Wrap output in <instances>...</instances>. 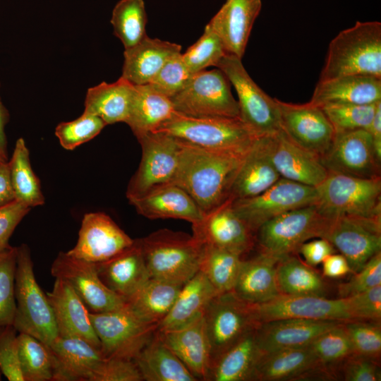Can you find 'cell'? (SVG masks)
Listing matches in <instances>:
<instances>
[{"instance_id":"cell-1","label":"cell","mask_w":381,"mask_h":381,"mask_svg":"<svg viewBox=\"0 0 381 381\" xmlns=\"http://www.w3.org/2000/svg\"><path fill=\"white\" fill-rule=\"evenodd\" d=\"M181 142L179 163L171 183L187 192L205 215L229 200L231 186L245 155Z\"/></svg>"},{"instance_id":"cell-2","label":"cell","mask_w":381,"mask_h":381,"mask_svg":"<svg viewBox=\"0 0 381 381\" xmlns=\"http://www.w3.org/2000/svg\"><path fill=\"white\" fill-rule=\"evenodd\" d=\"M381 78V23L360 22L330 42L320 81L349 75Z\"/></svg>"},{"instance_id":"cell-3","label":"cell","mask_w":381,"mask_h":381,"mask_svg":"<svg viewBox=\"0 0 381 381\" xmlns=\"http://www.w3.org/2000/svg\"><path fill=\"white\" fill-rule=\"evenodd\" d=\"M138 241L151 278L183 285L200 270L203 244L193 235L163 229Z\"/></svg>"},{"instance_id":"cell-4","label":"cell","mask_w":381,"mask_h":381,"mask_svg":"<svg viewBox=\"0 0 381 381\" xmlns=\"http://www.w3.org/2000/svg\"><path fill=\"white\" fill-rule=\"evenodd\" d=\"M154 131L202 148L238 155H245L258 138L239 118H197L177 112Z\"/></svg>"},{"instance_id":"cell-5","label":"cell","mask_w":381,"mask_h":381,"mask_svg":"<svg viewBox=\"0 0 381 381\" xmlns=\"http://www.w3.org/2000/svg\"><path fill=\"white\" fill-rule=\"evenodd\" d=\"M33 265L28 246L17 247L13 325L18 333L29 334L50 346L58 337L57 327L47 295L36 280Z\"/></svg>"},{"instance_id":"cell-6","label":"cell","mask_w":381,"mask_h":381,"mask_svg":"<svg viewBox=\"0 0 381 381\" xmlns=\"http://www.w3.org/2000/svg\"><path fill=\"white\" fill-rule=\"evenodd\" d=\"M315 188V205L328 218L381 217V177L364 179L328 172Z\"/></svg>"},{"instance_id":"cell-7","label":"cell","mask_w":381,"mask_h":381,"mask_svg":"<svg viewBox=\"0 0 381 381\" xmlns=\"http://www.w3.org/2000/svg\"><path fill=\"white\" fill-rule=\"evenodd\" d=\"M329 219L315 204L279 214L255 232L260 252L279 260L295 255L306 241L323 237Z\"/></svg>"},{"instance_id":"cell-8","label":"cell","mask_w":381,"mask_h":381,"mask_svg":"<svg viewBox=\"0 0 381 381\" xmlns=\"http://www.w3.org/2000/svg\"><path fill=\"white\" fill-rule=\"evenodd\" d=\"M216 67L234 87L240 119L256 137L272 135L281 130L276 99L265 93L250 78L241 59L226 54Z\"/></svg>"},{"instance_id":"cell-9","label":"cell","mask_w":381,"mask_h":381,"mask_svg":"<svg viewBox=\"0 0 381 381\" xmlns=\"http://www.w3.org/2000/svg\"><path fill=\"white\" fill-rule=\"evenodd\" d=\"M175 111L197 118H239L238 101L229 81L219 68L192 75L186 85L170 98Z\"/></svg>"},{"instance_id":"cell-10","label":"cell","mask_w":381,"mask_h":381,"mask_svg":"<svg viewBox=\"0 0 381 381\" xmlns=\"http://www.w3.org/2000/svg\"><path fill=\"white\" fill-rule=\"evenodd\" d=\"M105 358L132 359L151 340L157 325L147 322L123 307L104 313H90Z\"/></svg>"},{"instance_id":"cell-11","label":"cell","mask_w":381,"mask_h":381,"mask_svg":"<svg viewBox=\"0 0 381 381\" xmlns=\"http://www.w3.org/2000/svg\"><path fill=\"white\" fill-rule=\"evenodd\" d=\"M315 187L280 178L265 191L248 198L232 200L236 214L255 234L271 219L302 207L314 205Z\"/></svg>"},{"instance_id":"cell-12","label":"cell","mask_w":381,"mask_h":381,"mask_svg":"<svg viewBox=\"0 0 381 381\" xmlns=\"http://www.w3.org/2000/svg\"><path fill=\"white\" fill-rule=\"evenodd\" d=\"M324 238L344 256L351 272L381 252V217L342 215L329 218Z\"/></svg>"},{"instance_id":"cell-13","label":"cell","mask_w":381,"mask_h":381,"mask_svg":"<svg viewBox=\"0 0 381 381\" xmlns=\"http://www.w3.org/2000/svg\"><path fill=\"white\" fill-rule=\"evenodd\" d=\"M137 139L141 145L142 157L128 183L127 198L139 196L156 186L171 183L179 163L181 140L155 131Z\"/></svg>"},{"instance_id":"cell-14","label":"cell","mask_w":381,"mask_h":381,"mask_svg":"<svg viewBox=\"0 0 381 381\" xmlns=\"http://www.w3.org/2000/svg\"><path fill=\"white\" fill-rule=\"evenodd\" d=\"M204 319L210 344L212 363L258 325L250 304L240 300L232 291L218 294L206 308Z\"/></svg>"},{"instance_id":"cell-15","label":"cell","mask_w":381,"mask_h":381,"mask_svg":"<svg viewBox=\"0 0 381 381\" xmlns=\"http://www.w3.org/2000/svg\"><path fill=\"white\" fill-rule=\"evenodd\" d=\"M51 274L70 284L90 313L111 311L125 306V299L102 282L95 263L60 252L52 265Z\"/></svg>"},{"instance_id":"cell-16","label":"cell","mask_w":381,"mask_h":381,"mask_svg":"<svg viewBox=\"0 0 381 381\" xmlns=\"http://www.w3.org/2000/svg\"><path fill=\"white\" fill-rule=\"evenodd\" d=\"M250 307L258 324L286 318L341 322L355 320L345 298L329 299L325 296L280 294L267 302L250 304Z\"/></svg>"},{"instance_id":"cell-17","label":"cell","mask_w":381,"mask_h":381,"mask_svg":"<svg viewBox=\"0 0 381 381\" xmlns=\"http://www.w3.org/2000/svg\"><path fill=\"white\" fill-rule=\"evenodd\" d=\"M281 130L294 143L320 159L329 150L334 131L320 107L276 99Z\"/></svg>"},{"instance_id":"cell-18","label":"cell","mask_w":381,"mask_h":381,"mask_svg":"<svg viewBox=\"0 0 381 381\" xmlns=\"http://www.w3.org/2000/svg\"><path fill=\"white\" fill-rule=\"evenodd\" d=\"M320 161L328 172L364 179L380 177V164L367 130L335 133Z\"/></svg>"},{"instance_id":"cell-19","label":"cell","mask_w":381,"mask_h":381,"mask_svg":"<svg viewBox=\"0 0 381 381\" xmlns=\"http://www.w3.org/2000/svg\"><path fill=\"white\" fill-rule=\"evenodd\" d=\"M134 239L107 214L84 215L75 246L67 253L73 257L97 263L105 261L132 246Z\"/></svg>"},{"instance_id":"cell-20","label":"cell","mask_w":381,"mask_h":381,"mask_svg":"<svg viewBox=\"0 0 381 381\" xmlns=\"http://www.w3.org/2000/svg\"><path fill=\"white\" fill-rule=\"evenodd\" d=\"M232 200L204 215L192 224L193 236L203 245L221 248L242 256L250 251L255 241V234L236 214Z\"/></svg>"},{"instance_id":"cell-21","label":"cell","mask_w":381,"mask_h":381,"mask_svg":"<svg viewBox=\"0 0 381 381\" xmlns=\"http://www.w3.org/2000/svg\"><path fill=\"white\" fill-rule=\"evenodd\" d=\"M157 332L197 380H208L212 358L204 315L179 328Z\"/></svg>"},{"instance_id":"cell-22","label":"cell","mask_w":381,"mask_h":381,"mask_svg":"<svg viewBox=\"0 0 381 381\" xmlns=\"http://www.w3.org/2000/svg\"><path fill=\"white\" fill-rule=\"evenodd\" d=\"M128 200L139 214L150 219H178L194 224L204 217L188 193L171 183L156 186Z\"/></svg>"},{"instance_id":"cell-23","label":"cell","mask_w":381,"mask_h":381,"mask_svg":"<svg viewBox=\"0 0 381 381\" xmlns=\"http://www.w3.org/2000/svg\"><path fill=\"white\" fill-rule=\"evenodd\" d=\"M46 295L54 316L58 336L79 337L100 349L90 312L71 286L56 278L52 290Z\"/></svg>"},{"instance_id":"cell-24","label":"cell","mask_w":381,"mask_h":381,"mask_svg":"<svg viewBox=\"0 0 381 381\" xmlns=\"http://www.w3.org/2000/svg\"><path fill=\"white\" fill-rule=\"evenodd\" d=\"M261 0H226L207 23L220 37L224 49L242 59Z\"/></svg>"},{"instance_id":"cell-25","label":"cell","mask_w":381,"mask_h":381,"mask_svg":"<svg viewBox=\"0 0 381 381\" xmlns=\"http://www.w3.org/2000/svg\"><path fill=\"white\" fill-rule=\"evenodd\" d=\"M270 151L281 178L316 187L328 175L318 157L292 142L282 130L271 135Z\"/></svg>"},{"instance_id":"cell-26","label":"cell","mask_w":381,"mask_h":381,"mask_svg":"<svg viewBox=\"0 0 381 381\" xmlns=\"http://www.w3.org/2000/svg\"><path fill=\"white\" fill-rule=\"evenodd\" d=\"M271 135L258 137L245 155L231 186L229 200L256 195L280 178L272 158Z\"/></svg>"},{"instance_id":"cell-27","label":"cell","mask_w":381,"mask_h":381,"mask_svg":"<svg viewBox=\"0 0 381 381\" xmlns=\"http://www.w3.org/2000/svg\"><path fill=\"white\" fill-rule=\"evenodd\" d=\"M341 321L286 318L258 324L256 339L263 352L309 345L326 330Z\"/></svg>"},{"instance_id":"cell-28","label":"cell","mask_w":381,"mask_h":381,"mask_svg":"<svg viewBox=\"0 0 381 381\" xmlns=\"http://www.w3.org/2000/svg\"><path fill=\"white\" fill-rule=\"evenodd\" d=\"M49 346L55 358L52 381H91L105 358L100 349L76 337L58 336Z\"/></svg>"},{"instance_id":"cell-29","label":"cell","mask_w":381,"mask_h":381,"mask_svg":"<svg viewBox=\"0 0 381 381\" xmlns=\"http://www.w3.org/2000/svg\"><path fill=\"white\" fill-rule=\"evenodd\" d=\"M102 282L126 301L150 278L138 239L114 257L95 263Z\"/></svg>"},{"instance_id":"cell-30","label":"cell","mask_w":381,"mask_h":381,"mask_svg":"<svg viewBox=\"0 0 381 381\" xmlns=\"http://www.w3.org/2000/svg\"><path fill=\"white\" fill-rule=\"evenodd\" d=\"M381 101V78L364 75H344L317 83L310 103L370 104Z\"/></svg>"},{"instance_id":"cell-31","label":"cell","mask_w":381,"mask_h":381,"mask_svg":"<svg viewBox=\"0 0 381 381\" xmlns=\"http://www.w3.org/2000/svg\"><path fill=\"white\" fill-rule=\"evenodd\" d=\"M181 46L147 35L137 44L125 49L121 78L133 85L148 84Z\"/></svg>"},{"instance_id":"cell-32","label":"cell","mask_w":381,"mask_h":381,"mask_svg":"<svg viewBox=\"0 0 381 381\" xmlns=\"http://www.w3.org/2000/svg\"><path fill=\"white\" fill-rule=\"evenodd\" d=\"M321 365L310 345L262 351L252 381L304 380Z\"/></svg>"},{"instance_id":"cell-33","label":"cell","mask_w":381,"mask_h":381,"mask_svg":"<svg viewBox=\"0 0 381 381\" xmlns=\"http://www.w3.org/2000/svg\"><path fill=\"white\" fill-rule=\"evenodd\" d=\"M278 261L260 252L252 258L242 260L231 291L240 300L250 304L265 303L277 297L281 294L276 277Z\"/></svg>"},{"instance_id":"cell-34","label":"cell","mask_w":381,"mask_h":381,"mask_svg":"<svg viewBox=\"0 0 381 381\" xmlns=\"http://www.w3.org/2000/svg\"><path fill=\"white\" fill-rule=\"evenodd\" d=\"M219 294L199 270L181 288L166 317L157 330L164 332L183 327L202 316L210 301Z\"/></svg>"},{"instance_id":"cell-35","label":"cell","mask_w":381,"mask_h":381,"mask_svg":"<svg viewBox=\"0 0 381 381\" xmlns=\"http://www.w3.org/2000/svg\"><path fill=\"white\" fill-rule=\"evenodd\" d=\"M256 327L212 362L208 380L252 381L256 364L262 353L256 339Z\"/></svg>"},{"instance_id":"cell-36","label":"cell","mask_w":381,"mask_h":381,"mask_svg":"<svg viewBox=\"0 0 381 381\" xmlns=\"http://www.w3.org/2000/svg\"><path fill=\"white\" fill-rule=\"evenodd\" d=\"M176 112L171 99L150 85H134L129 114L125 123L138 138L155 131Z\"/></svg>"},{"instance_id":"cell-37","label":"cell","mask_w":381,"mask_h":381,"mask_svg":"<svg viewBox=\"0 0 381 381\" xmlns=\"http://www.w3.org/2000/svg\"><path fill=\"white\" fill-rule=\"evenodd\" d=\"M133 361L143 380H197L180 359L165 345L157 331Z\"/></svg>"},{"instance_id":"cell-38","label":"cell","mask_w":381,"mask_h":381,"mask_svg":"<svg viewBox=\"0 0 381 381\" xmlns=\"http://www.w3.org/2000/svg\"><path fill=\"white\" fill-rule=\"evenodd\" d=\"M134 85L120 77L112 83L102 82L90 87L84 112L102 119L107 125L126 122L130 111Z\"/></svg>"},{"instance_id":"cell-39","label":"cell","mask_w":381,"mask_h":381,"mask_svg":"<svg viewBox=\"0 0 381 381\" xmlns=\"http://www.w3.org/2000/svg\"><path fill=\"white\" fill-rule=\"evenodd\" d=\"M182 286L150 277L126 299L125 306L143 320L158 325L169 312Z\"/></svg>"},{"instance_id":"cell-40","label":"cell","mask_w":381,"mask_h":381,"mask_svg":"<svg viewBox=\"0 0 381 381\" xmlns=\"http://www.w3.org/2000/svg\"><path fill=\"white\" fill-rule=\"evenodd\" d=\"M277 286L281 294L325 296L327 285L315 270L295 255L285 257L276 266Z\"/></svg>"},{"instance_id":"cell-41","label":"cell","mask_w":381,"mask_h":381,"mask_svg":"<svg viewBox=\"0 0 381 381\" xmlns=\"http://www.w3.org/2000/svg\"><path fill=\"white\" fill-rule=\"evenodd\" d=\"M8 164L15 200L30 208L43 205L40 183L32 169L29 150L22 138L16 140Z\"/></svg>"},{"instance_id":"cell-42","label":"cell","mask_w":381,"mask_h":381,"mask_svg":"<svg viewBox=\"0 0 381 381\" xmlns=\"http://www.w3.org/2000/svg\"><path fill=\"white\" fill-rule=\"evenodd\" d=\"M17 350L24 381H52L55 358L49 346L20 332L17 335Z\"/></svg>"},{"instance_id":"cell-43","label":"cell","mask_w":381,"mask_h":381,"mask_svg":"<svg viewBox=\"0 0 381 381\" xmlns=\"http://www.w3.org/2000/svg\"><path fill=\"white\" fill-rule=\"evenodd\" d=\"M241 256L227 250L203 245L200 270L219 293L231 291L242 262Z\"/></svg>"},{"instance_id":"cell-44","label":"cell","mask_w":381,"mask_h":381,"mask_svg":"<svg viewBox=\"0 0 381 381\" xmlns=\"http://www.w3.org/2000/svg\"><path fill=\"white\" fill-rule=\"evenodd\" d=\"M147 21L143 0H120L113 8L110 22L124 49L140 42L146 34Z\"/></svg>"},{"instance_id":"cell-45","label":"cell","mask_w":381,"mask_h":381,"mask_svg":"<svg viewBox=\"0 0 381 381\" xmlns=\"http://www.w3.org/2000/svg\"><path fill=\"white\" fill-rule=\"evenodd\" d=\"M344 322L326 330L309 344L320 363L334 369L353 354Z\"/></svg>"},{"instance_id":"cell-46","label":"cell","mask_w":381,"mask_h":381,"mask_svg":"<svg viewBox=\"0 0 381 381\" xmlns=\"http://www.w3.org/2000/svg\"><path fill=\"white\" fill-rule=\"evenodd\" d=\"M226 54L220 37L207 24L200 37L181 56L189 72L193 75L209 66H216Z\"/></svg>"},{"instance_id":"cell-47","label":"cell","mask_w":381,"mask_h":381,"mask_svg":"<svg viewBox=\"0 0 381 381\" xmlns=\"http://www.w3.org/2000/svg\"><path fill=\"white\" fill-rule=\"evenodd\" d=\"M379 102L370 104H329L321 108L334 133L360 129L368 131Z\"/></svg>"},{"instance_id":"cell-48","label":"cell","mask_w":381,"mask_h":381,"mask_svg":"<svg viewBox=\"0 0 381 381\" xmlns=\"http://www.w3.org/2000/svg\"><path fill=\"white\" fill-rule=\"evenodd\" d=\"M17 247L0 253V327L13 325L16 314Z\"/></svg>"},{"instance_id":"cell-49","label":"cell","mask_w":381,"mask_h":381,"mask_svg":"<svg viewBox=\"0 0 381 381\" xmlns=\"http://www.w3.org/2000/svg\"><path fill=\"white\" fill-rule=\"evenodd\" d=\"M105 126L99 117L83 112L75 120L60 123L55 129V135L64 149L72 150L95 138Z\"/></svg>"},{"instance_id":"cell-50","label":"cell","mask_w":381,"mask_h":381,"mask_svg":"<svg viewBox=\"0 0 381 381\" xmlns=\"http://www.w3.org/2000/svg\"><path fill=\"white\" fill-rule=\"evenodd\" d=\"M353 353L378 360L381 353L380 322L353 320L344 323Z\"/></svg>"},{"instance_id":"cell-51","label":"cell","mask_w":381,"mask_h":381,"mask_svg":"<svg viewBox=\"0 0 381 381\" xmlns=\"http://www.w3.org/2000/svg\"><path fill=\"white\" fill-rule=\"evenodd\" d=\"M191 76L181 53H179L164 64L148 84L157 92L171 98L186 85Z\"/></svg>"},{"instance_id":"cell-52","label":"cell","mask_w":381,"mask_h":381,"mask_svg":"<svg viewBox=\"0 0 381 381\" xmlns=\"http://www.w3.org/2000/svg\"><path fill=\"white\" fill-rule=\"evenodd\" d=\"M381 285V252L373 256L365 265L346 283L339 284V298L349 297Z\"/></svg>"},{"instance_id":"cell-53","label":"cell","mask_w":381,"mask_h":381,"mask_svg":"<svg viewBox=\"0 0 381 381\" xmlns=\"http://www.w3.org/2000/svg\"><path fill=\"white\" fill-rule=\"evenodd\" d=\"M17 332L13 325L0 327V368L10 381H24L18 358Z\"/></svg>"},{"instance_id":"cell-54","label":"cell","mask_w":381,"mask_h":381,"mask_svg":"<svg viewBox=\"0 0 381 381\" xmlns=\"http://www.w3.org/2000/svg\"><path fill=\"white\" fill-rule=\"evenodd\" d=\"M140 371L132 359L104 358L91 381H142Z\"/></svg>"},{"instance_id":"cell-55","label":"cell","mask_w":381,"mask_h":381,"mask_svg":"<svg viewBox=\"0 0 381 381\" xmlns=\"http://www.w3.org/2000/svg\"><path fill=\"white\" fill-rule=\"evenodd\" d=\"M345 298L355 320L380 322L381 285Z\"/></svg>"},{"instance_id":"cell-56","label":"cell","mask_w":381,"mask_h":381,"mask_svg":"<svg viewBox=\"0 0 381 381\" xmlns=\"http://www.w3.org/2000/svg\"><path fill=\"white\" fill-rule=\"evenodd\" d=\"M378 360L352 354L340 366L346 381H380L381 372Z\"/></svg>"},{"instance_id":"cell-57","label":"cell","mask_w":381,"mask_h":381,"mask_svg":"<svg viewBox=\"0 0 381 381\" xmlns=\"http://www.w3.org/2000/svg\"><path fill=\"white\" fill-rule=\"evenodd\" d=\"M30 210L16 200L0 206V253L12 247L9 245V239L16 227Z\"/></svg>"},{"instance_id":"cell-58","label":"cell","mask_w":381,"mask_h":381,"mask_svg":"<svg viewBox=\"0 0 381 381\" xmlns=\"http://www.w3.org/2000/svg\"><path fill=\"white\" fill-rule=\"evenodd\" d=\"M336 251L332 244L324 238L303 243L298 248V253L304 258V262L314 267L321 264L329 255Z\"/></svg>"},{"instance_id":"cell-59","label":"cell","mask_w":381,"mask_h":381,"mask_svg":"<svg viewBox=\"0 0 381 381\" xmlns=\"http://www.w3.org/2000/svg\"><path fill=\"white\" fill-rule=\"evenodd\" d=\"M322 264L323 275L329 278H340L351 272L348 261L341 253L329 255Z\"/></svg>"},{"instance_id":"cell-60","label":"cell","mask_w":381,"mask_h":381,"mask_svg":"<svg viewBox=\"0 0 381 381\" xmlns=\"http://www.w3.org/2000/svg\"><path fill=\"white\" fill-rule=\"evenodd\" d=\"M15 200L8 161L0 162V206Z\"/></svg>"},{"instance_id":"cell-61","label":"cell","mask_w":381,"mask_h":381,"mask_svg":"<svg viewBox=\"0 0 381 381\" xmlns=\"http://www.w3.org/2000/svg\"><path fill=\"white\" fill-rule=\"evenodd\" d=\"M368 131L373 139L377 158L381 162V101L377 104L374 118Z\"/></svg>"},{"instance_id":"cell-62","label":"cell","mask_w":381,"mask_h":381,"mask_svg":"<svg viewBox=\"0 0 381 381\" xmlns=\"http://www.w3.org/2000/svg\"><path fill=\"white\" fill-rule=\"evenodd\" d=\"M8 119V113L0 97V162H7L6 138L5 125Z\"/></svg>"},{"instance_id":"cell-63","label":"cell","mask_w":381,"mask_h":381,"mask_svg":"<svg viewBox=\"0 0 381 381\" xmlns=\"http://www.w3.org/2000/svg\"><path fill=\"white\" fill-rule=\"evenodd\" d=\"M2 375H4L1 369L0 368V380H1Z\"/></svg>"}]
</instances>
